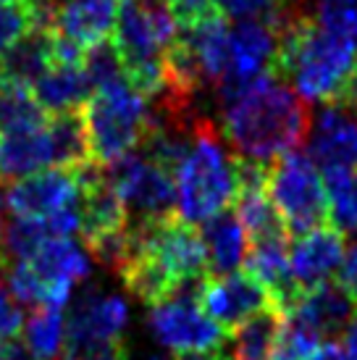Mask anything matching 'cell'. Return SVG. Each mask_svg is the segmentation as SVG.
<instances>
[{"label":"cell","mask_w":357,"mask_h":360,"mask_svg":"<svg viewBox=\"0 0 357 360\" xmlns=\"http://www.w3.org/2000/svg\"><path fill=\"white\" fill-rule=\"evenodd\" d=\"M24 345L40 360L63 358L66 347V308L45 305L32 310L30 321L24 323Z\"/></svg>","instance_id":"cell-27"},{"label":"cell","mask_w":357,"mask_h":360,"mask_svg":"<svg viewBox=\"0 0 357 360\" xmlns=\"http://www.w3.org/2000/svg\"><path fill=\"white\" fill-rule=\"evenodd\" d=\"M202 242L208 250V271L210 276H228L237 274L247 260L249 240L247 231L234 210H223L219 216L200 224Z\"/></svg>","instance_id":"cell-21"},{"label":"cell","mask_w":357,"mask_h":360,"mask_svg":"<svg viewBox=\"0 0 357 360\" xmlns=\"http://www.w3.org/2000/svg\"><path fill=\"white\" fill-rule=\"evenodd\" d=\"M50 237L48 224L42 219L11 216L0 237V269L6 271L13 263H27L40 250V245Z\"/></svg>","instance_id":"cell-29"},{"label":"cell","mask_w":357,"mask_h":360,"mask_svg":"<svg viewBox=\"0 0 357 360\" xmlns=\"http://www.w3.org/2000/svg\"><path fill=\"white\" fill-rule=\"evenodd\" d=\"M339 284L347 290V295L357 305V245L349 248L347 255H344V263H342V271H339Z\"/></svg>","instance_id":"cell-38"},{"label":"cell","mask_w":357,"mask_h":360,"mask_svg":"<svg viewBox=\"0 0 357 360\" xmlns=\"http://www.w3.org/2000/svg\"><path fill=\"white\" fill-rule=\"evenodd\" d=\"M27 263L48 287V300L56 308L69 305L74 287L87 279L92 271L89 250H84L74 237H48Z\"/></svg>","instance_id":"cell-15"},{"label":"cell","mask_w":357,"mask_h":360,"mask_svg":"<svg viewBox=\"0 0 357 360\" xmlns=\"http://www.w3.org/2000/svg\"><path fill=\"white\" fill-rule=\"evenodd\" d=\"M266 192L276 205L289 237H302L308 231L326 226L328 195L323 174L308 153L292 150L268 163Z\"/></svg>","instance_id":"cell-6"},{"label":"cell","mask_w":357,"mask_h":360,"mask_svg":"<svg viewBox=\"0 0 357 360\" xmlns=\"http://www.w3.org/2000/svg\"><path fill=\"white\" fill-rule=\"evenodd\" d=\"M281 326H284V316L276 308H268L245 321L228 337L234 360H271Z\"/></svg>","instance_id":"cell-25"},{"label":"cell","mask_w":357,"mask_h":360,"mask_svg":"<svg viewBox=\"0 0 357 360\" xmlns=\"http://www.w3.org/2000/svg\"><path fill=\"white\" fill-rule=\"evenodd\" d=\"M3 276H6V287H8V292L13 295V300L19 302V305L32 310L50 305L48 287L32 271L30 263H13V266H8V269L3 271Z\"/></svg>","instance_id":"cell-30"},{"label":"cell","mask_w":357,"mask_h":360,"mask_svg":"<svg viewBox=\"0 0 357 360\" xmlns=\"http://www.w3.org/2000/svg\"><path fill=\"white\" fill-rule=\"evenodd\" d=\"M148 329L160 347L174 355L200 350H216L228 345V334L202 310L197 297L174 295L150 308Z\"/></svg>","instance_id":"cell-10"},{"label":"cell","mask_w":357,"mask_h":360,"mask_svg":"<svg viewBox=\"0 0 357 360\" xmlns=\"http://www.w3.org/2000/svg\"><path fill=\"white\" fill-rule=\"evenodd\" d=\"M32 92L42 110L48 116H56V113L82 110L84 103L92 98L95 87L82 63H56L42 79L32 84Z\"/></svg>","instance_id":"cell-22"},{"label":"cell","mask_w":357,"mask_h":360,"mask_svg":"<svg viewBox=\"0 0 357 360\" xmlns=\"http://www.w3.org/2000/svg\"><path fill=\"white\" fill-rule=\"evenodd\" d=\"M53 69V27H34L21 37L6 58H0V74L8 82H19L32 87Z\"/></svg>","instance_id":"cell-23"},{"label":"cell","mask_w":357,"mask_h":360,"mask_svg":"<svg viewBox=\"0 0 357 360\" xmlns=\"http://www.w3.org/2000/svg\"><path fill=\"white\" fill-rule=\"evenodd\" d=\"M129 229L131 250L155 260L178 287L184 281L210 276L208 250L195 224L184 221L181 216H174L155 224H129Z\"/></svg>","instance_id":"cell-9"},{"label":"cell","mask_w":357,"mask_h":360,"mask_svg":"<svg viewBox=\"0 0 357 360\" xmlns=\"http://www.w3.org/2000/svg\"><path fill=\"white\" fill-rule=\"evenodd\" d=\"M48 134L53 148V166L58 169H79L89 163V142L82 110L48 116Z\"/></svg>","instance_id":"cell-24"},{"label":"cell","mask_w":357,"mask_h":360,"mask_svg":"<svg viewBox=\"0 0 357 360\" xmlns=\"http://www.w3.org/2000/svg\"><path fill=\"white\" fill-rule=\"evenodd\" d=\"M37 24L32 0H21V3H8L0 6V58H6V53L21 40L27 37Z\"/></svg>","instance_id":"cell-32"},{"label":"cell","mask_w":357,"mask_h":360,"mask_svg":"<svg viewBox=\"0 0 357 360\" xmlns=\"http://www.w3.org/2000/svg\"><path fill=\"white\" fill-rule=\"evenodd\" d=\"M89 142V160L110 166L142 148L152 127V108L145 95L131 87L126 77L103 84L82 108Z\"/></svg>","instance_id":"cell-5"},{"label":"cell","mask_w":357,"mask_h":360,"mask_svg":"<svg viewBox=\"0 0 357 360\" xmlns=\"http://www.w3.org/2000/svg\"><path fill=\"white\" fill-rule=\"evenodd\" d=\"M228 19H260L266 24H276L281 16L297 8L294 0H216Z\"/></svg>","instance_id":"cell-34"},{"label":"cell","mask_w":357,"mask_h":360,"mask_svg":"<svg viewBox=\"0 0 357 360\" xmlns=\"http://www.w3.org/2000/svg\"><path fill=\"white\" fill-rule=\"evenodd\" d=\"M45 169H53L48 121L42 127L0 134V184H13Z\"/></svg>","instance_id":"cell-20"},{"label":"cell","mask_w":357,"mask_h":360,"mask_svg":"<svg viewBox=\"0 0 357 360\" xmlns=\"http://www.w3.org/2000/svg\"><path fill=\"white\" fill-rule=\"evenodd\" d=\"M89 360H124V355H98V358H89Z\"/></svg>","instance_id":"cell-44"},{"label":"cell","mask_w":357,"mask_h":360,"mask_svg":"<svg viewBox=\"0 0 357 360\" xmlns=\"http://www.w3.org/2000/svg\"><path fill=\"white\" fill-rule=\"evenodd\" d=\"M355 51L349 34L326 30L299 11L278 30L273 74L294 84L302 101L318 105L344 101L355 77Z\"/></svg>","instance_id":"cell-2"},{"label":"cell","mask_w":357,"mask_h":360,"mask_svg":"<svg viewBox=\"0 0 357 360\" xmlns=\"http://www.w3.org/2000/svg\"><path fill=\"white\" fill-rule=\"evenodd\" d=\"M119 0H63L53 16V30L82 51L108 40L116 30Z\"/></svg>","instance_id":"cell-19"},{"label":"cell","mask_w":357,"mask_h":360,"mask_svg":"<svg viewBox=\"0 0 357 360\" xmlns=\"http://www.w3.org/2000/svg\"><path fill=\"white\" fill-rule=\"evenodd\" d=\"M200 305L219 326L228 331L263 310L273 308V300L252 274L237 271L228 276H210L200 295Z\"/></svg>","instance_id":"cell-14"},{"label":"cell","mask_w":357,"mask_h":360,"mask_svg":"<svg viewBox=\"0 0 357 360\" xmlns=\"http://www.w3.org/2000/svg\"><path fill=\"white\" fill-rule=\"evenodd\" d=\"M221 134L239 158L273 163L287 153L299 150L313 127L305 101L273 71L242 90L221 95Z\"/></svg>","instance_id":"cell-1"},{"label":"cell","mask_w":357,"mask_h":360,"mask_svg":"<svg viewBox=\"0 0 357 360\" xmlns=\"http://www.w3.org/2000/svg\"><path fill=\"white\" fill-rule=\"evenodd\" d=\"M178 216L189 224H205L237 202V155L210 119H197L195 142L176 171Z\"/></svg>","instance_id":"cell-4"},{"label":"cell","mask_w":357,"mask_h":360,"mask_svg":"<svg viewBox=\"0 0 357 360\" xmlns=\"http://www.w3.org/2000/svg\"><path fill=\"white\" fill-rule=\"evenodd\" d=\"M316 21L320 27L342 34H349L355 40L357 32V0H318ZM357 42V40H355Z\"/></svg>","instance_id":"cell-35"},{"label":"cell","mask_w":357,"mask_h":360,"mask_svg":"<svg viewBox=\"0 0 357 360\" xmlns=\"http://www.w3.org/2000/svg\"><path fill=\"white\" fill-rule=\"evenodd\" d=\"M113 45L131 87L155 101L166 90V53L178 40V24L166 0H119Z\"/></svg>","instance_id":"cell-3"},{"label":"cell","mask_w":357,"mask_h":360,"mask_svg":"<svg viewBox=\"0 0 357 360\" xmlns=\"http://www.w3.org/2000/svg\"><path fill=\"white\" fill-rule=\"evenodd\" d=\"M105 179L129 210V224H155L178 216L174 174L160 169L142 150L105 166Z\"/></svg>","instance_id":"cell-8"},{"label":"cell","mask_w":357,"mask_h":360,"mask_svg":"<svg viewBox=\"0 0 357 360\" xmlns=\"http://www.w3.org/2000/svg\"><path fill=\"white\" fill-rule=\"evenodd\" d=\"M24 310L13 295L8 292V287L0 284V345L8 340H16V334L24 331Z\"/></svg>","instance_id":"cell-37"},{"label":"cell","mask_w":357,"mask_h":360,"mask_svg":"<svg viewBox=\"0 0 357 360\" xmlns=\"http://www.w3.org/2000/svg\"><path fill=\"white\" fill-rule=\"evenodd\" d=\"M82 66H84V71H87V77L95 90L103 87V84H110V82H116V79H124V63H121V56L110 37L108 40L98 42L95 48L84 51Z\"/></svg>","instance_id":"cell-33"},{"label":"cell","mask_w":357,"mask_h":360,"mask_svg":"<svg viewBox=\"0 0 357 360\" xmlns=\"http://www.w3.org/2000/svg\"><path fill=\"white\" fill-rule=\"evenodd\" d=\"M0 360H3V358H0Z\"/></svg>","instance_id":"cell-47"},{"label":"cell","mask_w":357,"mask_h":360,"mask_svg":"<svg viewBox=\"0 0 357 360\" xmlns=\"http://www.w3.org/2000/svg\"><path fill=\"white\" fill-rule=\"evenodd\" d=\"M174 360H234V355H231V345H223V347H216V350H200V352L174 355Z\"/></svg>","instance_id":"cell-40"},{"label":"cell","mask_w":357,"mask_h":360,"mask_svg":"<svg viewBox=\"0 0 357 360\" xmlns=\"http://www.w3.org/2000/svg\"><path fill=\"white\" fill-rule=\"evenodd\" d=\"M8 3H21V0H0V6H8Z\"/></svg>","instance_id":"cell-45"},{"label":"cell","mask_w":357,"mask_h":360,"mask_svg":"<svg viewBox=\"0 0 357 360\" xmlns=\"http://www.w3.org/2000/svg\"><path fill=\"white\" fill-rule=\"evenodd\" d=\"M242 226L247 231L249 242H266V240H292L284 221L278 216L276 205L271 202L266 187L263 190H239L237 210Z\"/></svg>","instance_id":"cell-26"},{"label":"cell","mask_w":357,"mask_h":360,"mask_svg":"<svg viewBox=\"0 0 357 360\" xmlns=\"http://www.w3.org/2000/svg\"><path fill=\"white\" fill-rule=\"evenodd\" d=\"M171 16L178 24V30H189L195 27L200 19H205L208 13L219 11L216 0H166Z\"/></svg>","instance_id":"cell-36"},{"label":"cell","mask_w":357,"mask_h":360,"mask_svg":"<svg viewBox=\"0 0 357 360\" xmlns=\"http://www.w3.org/2000/svg\"><path fill=\"white\" fill-rule=\"evenodd\" d=\"M320 345H323V340H318L316 334L305 329L302 323L284 319V326L278 331V340L271 360H310Z\"/></svg>","instance_id":"cell-31"},{"label":"cell","mask_w":357,"mask_h":360,"mask_svg":"<svg viewBox=\"0 0 357 360\" xmlns=\"http://www.w3.org/2000/svg\"><path fill=\"white\" fill-rule=\"evenodd\" d=\"M278 53V32L260 19H242L231 27L228 71L221 82V95L247 87L249 82L273 71Z\"/></svg>","instance_id":"cell-13"},{"label":"cell","mask_w":357,"mask_h":360,"mask_svg":"<svg viewBox=\"0 0 357 360\" xmlns=\"http://www.w3.org/2000/svg\"><path fill=\"white\" fill-rule=\"evenodd\" d=\"M82 202V181L77 169H45L13 181L6 192V205L13 216L50 219Z\"/></svg>","instance_id":"cell-11"},{"label":"cell","mask_w":357,"mask_h":360,"mask_svg":"<svg viewBox=\"0 0 357 360\" xmlns=\"http://www.w3.org/2000/svg\"><path fill=\"white\" fill-rule=\"evenodd\" d=\"M178 40L187 45L192 58L197 63L202 84H216L228 71V51H231V21L223 11H213L205 19H200L189 30H178Z\"/></svg>","instance_id":"cell-18"},{"label":"cell","mask_w":357,"mask_h":360,"mask_svg":"<svg viewBox=\"0 0 357 360\" xmlns=\"http://www.w3.org/2000/svg\"><path fill=\"white\" fill-rule=\"evenodd\" d=\"M45 121L48 113L37 103L32 87L8 79L0 82V134L42 127Z\"/></svg>","instance_id":"cell-28"},{"label":"cell","mask_w":357,"mask_h":360,"mask_svg":"<svg viewBox=\"0 0 357 360\" xmlns=\"http://www.w3.org/2000/svg\"><path fill=\"white\" fill-rule=\"evenodd\" d=\"M308 155L320 171L357 169V103L320 105L308 134Z\"/></svg>","instance_id":"cell-12"},{"label":"cell","mask_w":357,"mask_h":360,"mask_svg":"<svg viewBox=\"0 0 357 360\" xmlns=\"http://www.w3.org/2000/svg\"><path fill=\"white\" fill-rule=\"evenodd\" d=\"M344 352H347L349 360H357V316L344 331Z\"/></svg>","instance_id":"cell-42"},{"label":"cell","mask_w":357,"mask_h":360,"mask_svg":"<svg viewBox=\"0 0 357 360\" xmlns=\"http://www.w3.org/2000/svg\"><path fill=\"white\" fill-rule=\"evenodd\" d=\"M0 358L3 360H40L27 345H24V340L3 342V345H0Z\"/></svg>","instance_id":"cell-39"},{"label":"cell","mask_w":357,"mask_h":360,"mask_svg":"<svg viewBox=\"0 0 357 360\" xmlns=\"http://www.w3.org/2000/svg\"><path fill=\"white\" fill-rule=\"evenodd\" d=\"M0 276H3V269H0Z\"/></svg>","instance_id":"cell-46"},{"label":"cell","mask_w":357,"mask_h":360,"mask_svg":"<svg viewBox=\"0 0 357 360\" xmlns=\"http://www.w3.org/2000/svg\"><path fill=\"white\" fill-rule=\"evenodd\" d=\"M310 360H349V358L342 345H337V342H323Z\"/></svg>","instance_id":"cell-41"},{"label":"cell","mask_w":357,"mask_h":360,"mask_svg":"<svg viewBox=\"0 0 357 360\" xmlns=\"http://www.w3.org/2000/svg\"><path fill=\"white\" fill-rule=\"evenodd\" d=\"M344 101H352L357 103V51H355V77H352V87H349V95Z\"/></svg>","instance_id":"cell-43"},{"label":"cell","mask_w":357,"mask_h":360,"mask_svg":"<svg viewBox=\"0 0 357 360\" xmlns=\"http://www.w3.org/2000/svg\"><path fill=\"white\" fill-rule=\"evenodd\" d=\"M129 326V302L119 292L98 287L82 290L66 310V347L60 360H89L98 355H124Z\"/></svg>","instance_id":"cell-7"},{"label":"cell","mask_w":357,"mask_h":360,"mask_svg":"<svg viewBox=\"0 0 357 360\" xmlns=\"http://www.w3.org/2000/svg\"><path fill=\"white\" fill-rule=\"evenodd\" d=\"M347 255V240L337 226H318V229L294 237L289 245V263L292 274L302 290H316L328 284L334 274L342 271Z\"/></svg>","instance_id":"cell-16"},{"label":"cell","mask_w":357,"mask_h":360,"mask_svg":"<svg viewBox=\"0 0 357 360\" xmlns=\"http://www.w3.org/2000/svg\"><path fill=\"white\" fill-rule=\"evenodd\" d=\"M357 316L355 300L347 295V290L339 281L320 284L316 290H308L299 297L297 308L287 319L302 323L310 329L318 340L337 342L339 334H344L352 319Z\"/></svg>","instance_id":"cell-17"}]
</instances>
